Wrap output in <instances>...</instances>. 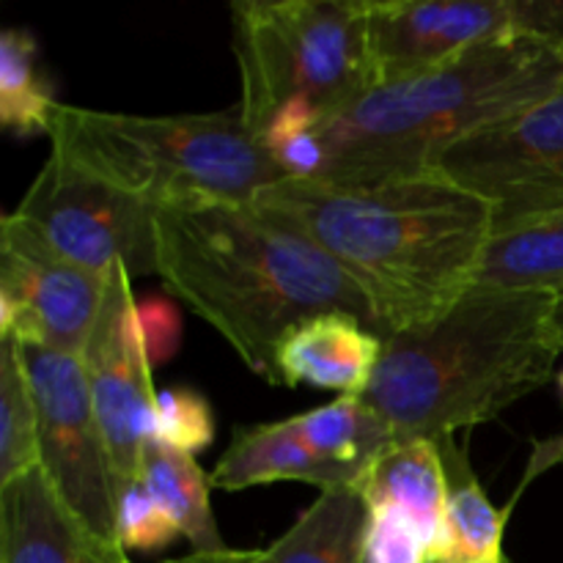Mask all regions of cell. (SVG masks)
<instances>
[{
	"mask_svg": "<svg viewBox=\"0 0 563 563\" xmlns=\"http://www.w3.org/2000/svg\"><path fill=\"white\" fill-rule=\"evenodd\" d=\"M253 203L361 286L383 335L434 322L462 300L495 231L493 203L438 174L368 187L280 179Z\"/></svg>",
	"mask_w": 563,
	"mask_h": 563,
	"instance_id": "6da1fadb",
	"label": "cell"
},
{
	"mask_svg": "<svg viewBox=\"0 0 563 563\" xmlns=\"http://www.w3.org/2000/svg\"><path fill=\"white\" fill-rule=\"evenodd\" d=\"M157 275L212 324L253 374L278 385V352L291 330L346 313L379 319L361 286L308 236L256 203H201L154 212Z\"/></svg>",
	"mask_w": 563,
	"mask_h": 563,
	"instance_id": "7a4b0ae2",
	"label": "cell"
},
{
	"mask_svg": "<svg viewBox=\"0 0 563 563\" xmlns=\"http://www.w3.org/2000/svg\"><path fill=\"white\" fill-rule=\"evenodd\" d=\"M555 295L471 286L443 317L383 335L361 396L396 440H443L478 427L550 383Z\"/></svg>",
	"mask_w": 563,
	"mask_h": 563,
	"instance_id": "3957f363",
	"label": "cell"
},
{
	"mask_svg": "<svg viewBox=\"0 0 563 563\" xmlns=\"http://www.w3.org/2000/svg\"><path fill=\"white\" fill-rule=\"evenodd\" d=\"M563 86V53L533 36L473 47L440 69L372 88L317 130L313 181L368 187L432 174L451 146Z\"/></svg>",
	"mask_w": 563,
	"mask_h": 563,
	"instance_id": "277c9868",
	"label": "cell"
},
{
	"mask_svg": "<svg viewBox=\"0 0 563 563\" xmlns=\"http://www.w3.org/2000/svg\"><path fill=\"white\" fill-rule=\"evenodd\" d=\"M47 137L66 163L152 209L253 203L286 179L240 110L126 115L58 102Z\"/></svg>",
	"mask_w": 563,
	"mask_h": 563,
	"instance_id": "5b68a950",
	"label": "cell"
},
{
	"mask_svg": "<svg viewBox=\"0 0 563 563\" xmlns=\"http://www.w3.org/2000/svg\"><path fill=\"white\" fill-rule=\"evenodd\" d=\"M231 16L236 110L267 148L372 91L366 0H236Z\"/></svg>",
	"mask_w": 563,
	"mask_h": 563,
	"instance_id": "8992f818",
	"label": "cell"
},
{
	"mask_svg": "<svg viewBox=\"0 0 563 563\" xmlns=\"http://www.w3.org/2000/svg\"><path fill=\"white\" fill-rule=\"evenodd\" d=\"M38 405V467L77 520L99 539H119V478L80 355L22 346Z\"/></svg>",
	"mask_w": 563,
	"mask_h": 563,
	"instance_id": "52a82bcc",
	"label": "cell"
},
{
	"mask_svg": "<svg viewBox=\"0 0 563 563\" xmlns=\"http://www.w3.org/2000/svg\"><path fill=\"white\" fill-rule=\"evenodd\" d=\"M148 203L82 174L49 148L14 214L71 264L108 275L124 264L130 275L157 273V231Z\"/></svg>",
	"mask_w": 563,
	"mask_h": 563,
	"instance_id": "ba28073f",
	"label": "cell"
},
{
	"mask_svg": "<svg viewBox=\"0 0 563 563\" xmlns=\"http://www.w3.org/2000/svg\"><path fill=\"white\" fill-rule=\"evenodd\" d=\"M432 174L495 207V229L563 207V86L451 146Z\"/></svg>",
	"mask_w": 563,
	"mask_h": 563,
	"instance_id": "9c48e42d",
	"label": "cell"
},
{
	"mask_svg": "<svg viewBox=\"0 0 563 563\" xmlns=\"http://www.w3.org/2000/svg\"><path fill=\"white\" fill-rule=\"evenodd\" d=\"M88 394L113 456L119 493L141 482L143 456L154 443L157 394L152 355L143 333L141 308L132 295V275L115 264L104 286L97 324L80 352Z\"/></svg>",
	"mask_w": 563,
	"mask_h": 563,
	"instance_id": "30bf717a",
	"label": "cell"
},
{
	"mask_svg": "<svg viewBox=\"0 0 563 563\" xmlns=\"http://www.w3.org/2000/svg\"><path fill=\"white\" fill-rule=\"evenodd\" d=\"M108 275L71 264L9 212L0 225V339L80 355L97 324Z\"/></svg>",
	"mask_w": 563,
	"mask_h": 563,
	"instance_id": "8fae6325",
	"label": "cell"
},
{
	"mask_svg": "<svg viewBox=\"0 0 563 563\" xmlns=\"http://www.w3.org/2000/svg\"><path fill=\"white\" fill-rule=\"evenodd\" d=\"M372 88L440 69L473 47L526 36L520 0H366Z\"/></svg>",
	"mask_w": 563,
	"mask_h": 563,
	"instance_id": "7c38bea8",
	"label": "cell"
},
{
	"mask_svg": "<svg viewBox=\"0 0 563 563\" xmlns=\"http://www.w3.org/2000/svg\"><path fill=\"white\" fill-rule=\"evenodd\" d=\"M0 563H132L88 531L42 467L0 484Z\"/></svg>",
	"mask_w": 563,
	"mask_h": 563,
	"instance_id": "4fadbf2b",
	"label": "cell"
},
{
	"mask_svg": "<svg viewBox=\"0 0 563 563\" xmlns=\"http://www.w3.org/2000/svg\"><path fill=\"white\" fill-rule=\"evenodd\" d=\"M357 493L368 509L407 517L427 544L429 563L449 544V471L438 440H396L372 465Z\"/></svg>",
	"mask_w": 563,
	"mask_h": 563,
	"instance_id": "5bb4252c",
	"label": "cell"
},
{
	"mask_svg": "<svg viewBox=\"0 0 563 563\" xmlns=\"http://www.w3.org/2000/svg\"><path fill=\"white\" fill-rule=\"evenodd\" d=\"M383 357V335L346 313H322L291 330L278 352V385L363 396Z\"/></svg>",
	"mask_w": 563,
	"mask_h": 563,
	"instance_id": "9a60e30c",
	"label": "cell"
},
{
	"mask_svg": "<svg viewBox=\"0 0 563 563\" xmlns=\"http://www.w3.org/2000/svg\"><path fill=\"white\" fill-rule=\"evenodd\" d=\"M209 482L229 493L273 482L313 484L322 493L335 487L357 489L352 473L319 456L306 443L295 418L234 429V440L218 460Z\"/></svg>",
	"mask_w": 563,
	"mask_h": 563,
	"instance_id": "2e32d148",
	"label": "cell"
},
{
	"mask_svg": "<svg viewBox=\"0 0 563 563\" xmlns=\"http://www.w3.org/2000/svg\"><path fill=\"white\" fill-rule=\"evenodd\" d=\"M368 506L355 487L319 493L313 506L269 548L247 550L251 563H366Z\"/></svg>",
	"mask_w": 563,
	"mask_h": 563,
	"instance_id": "e0dca14e",
	"label": "cell"
},
{
	"mask_svg": "<svg viewBox=\"0 0 563 563\" xmlns=\"http://www.w3.org/2000/svg\"><path fill=\"white\" fill-rule=\"evenodd\" d=\"M476 284L511 291H563V207L495 229Z\"/></svg>",
	"mask_w": 563,
	"mask_h": 563,
	"instance_id": "ac0fdd59",
	"label": "cell"
},
{
	"mask_svg": "<svg viewBox=\"0 0 563 563\" xmlns=\"http://www.w3.org/2000/svg\"><path fill=\"white\" fill-rule=\"evenodd\" d=\"M438 445L449 471V544L438 563H506L509 511L495 509L454 438L438 440Z\"/></svg>",
	"mask_w": 563,
	"mask_h": 563,
	"instance_id": "d6986e66",
	"label": "cell"
},
{
	"mask_svg": "<svg viewBox=\"0 0 563 563\" xmlns=\"http://www.w3.org/2000/svg\"><path fill=\"white\" fill-rule=\"evenodd\" d=\"M141 482L152 493V498L174 517L181 537L192 544V553H218L229 550L220 539L209 509V482L207 473L196 462V456L176 451L165 443H148L143 456Z\"/></svg>",
	"mask_w": 563,
	"mask_h": 563,
	"instance_id": "ffe728a7",
	"label": "cell"
},
{
	"mask_svg": "<svg viewBox=\"0 0 563 563\" xmlns=\"http://www.w3.org/2000/svg\"><path fill=\"white\" fill-rule=\"evenodd\" d=\"M295 423L319 456L352 473L357 487L374 462L396 443L388 423L361 396H339L330 405L295 416Z\"/></svg>",
	"mask_w": 563,
	"mask_h": 563,
	"instance_id": "44dd1931",
	"label": "cell"
},
{
	"mask_svg": "<svg viewBox=\"0 0 563 563\" xmlns=\"http://www.w3.org/2000/svg\"><path fill=\"white\" fill-rule=\"evenodd\" d=\"M38 467V405L25 352L0 339V484Z\"/></svg>",
	"mask_w": 563,
	"mask_h": 563,
	"instance_id": "7402d4cb",
	"label": "cell"
},
{
	"mask_svg": "<svg viewBox=\"0 0 563 563\" xmlns=\"http://www.w3.org/2000/svg\"><path fill=\"white\" fill-rule=\"evenodd\" d=\"M58 99L38 75L36 38L25 27L0 36V121L20 135H49Z\"/></svg>",
	"mask_w": 563,
	"mask_h": 563,
	"instance_id": "603a6c76",
	"label": "cell"
},
{
	"mask_svg": "<svg viewBox=\"0 0 563 563\" xmlns=\"http://www.w3.org/2000/svg\"><path fill=\"white\" fill-rule=\"evenodd\" d=\"M154 440L196 456L214 440V416L209 401L192 388H168L157 394Z\"/></svg>",
	"mask_w": 563,
	"mask_h": 563,
	"instance_id": "cb8c5ba5",
	"label": "cell"
},
{
	"mask_svg": "<svg viewBox=\"0 0 563 563\" xmlns=\"http://www.w3.org/2000/svg\"><path fill=\"white\" fill-rule=\"evenodd\" d=\"M181 537L174 517L152 498L146 484L135 482L121 489L119 495V539L124 550H163Z\"/></svg>",
	"mask_w": 563,
	"mask_h": 563,
	"instance_id": "d4e9b609",
	"label": "cell"
},
{
	"mask_svg": "<svg viewBox=\"0 0 563 563\" xmlns=\"http://www.w3.org/2000/svg\"><path fill=\"white\" fill-rule=\"evenodd\" d=\"M366 563H429L427 544L407 517L368 509Z\"/></svg>",
	"mask_w": 563,
	"mask_h": 563,
	"instance_id": "484cf974",
	"label": "cell"
},
{
	"mask_svg": "<svg viewBox=\"0 0 563 563\" xmlns=\"http://www.w3.org/2000/svg\"><path fill=\"white\" fill-rule=\"evenodd\" d=\"M561 462H563V434H559V438L542 440V443L533 445V454H531V460H528V471H526V476H522L520 493L533 482V478L542 476V473L550 471L553 465H561Z\"/></svg>",
	"mask_w": 563,
	"mask_h": 563,
	"instance_id": "4316f807",
	"label": "cell"
},
{
	"mask_svg": "<svg viewBox=\"0 0 563 563\" xmlns=\"http://www.w3.org/2000/svg\"><path fill=\"white\" fill-rule=\"evenodd\" d=\"M163 563H251L247 550H218V553H190L185 559H170Z\"/></svg>",
	"mask_w": 563,
	"mask_h": 563,
	"instance_id": "83f0119b",
	"label": "cell"
},
{
	"mask_svg": "<svg viewBox=\"0 0 563 563\" xmlns=\"http://www.w3.org/2000/svg\"><path fill=\"white\" fill-rule=\"evenodd\" d=\"M553 335L559 341V350L563 352V291L555 295V306H553Z\"/></svg>",
	"mask_w": 563,
	"mask_h": 563,
	"instance_id": "f1b7e54d",
	"label": "cell"
},
{
	"mask_svg": "<svg viewBox=\"0 0 563 563\" xmlns=\"http://www.w3.org/2000/svg\"><path fill=\"white\" fill-rule=\"evenodd\" d=\"M559 390H561V401H563V368H561V374H559Z\"/></svg>",
	"mask_w": 563,
	"mask_h": 563,
	"instance_id": "f546056e",
	"label": "cell"
}]
</instances>
